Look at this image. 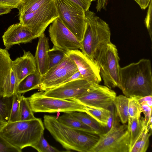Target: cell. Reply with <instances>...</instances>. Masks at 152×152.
I'll list each match as a JSON object with an SVG mask.
<instances>
[{"label": "cell", "instance_id": "6da1fadb", "mask_svg": "<svg viewBox=\"0 0 152 152\" xmlns=\"http://www.w3.org/2000/svg\"><path fill=\"white\" fill-rule=\"evenodd\" d=\"M43 118L45 128L67 151L90 152L99 140V135L66 126L60 122L54 116L45 115Z\"/></svg>", "mask_w": 152, "mask_h": 152}, {"label": "cell", "instance_id": "7a4b0ae2", "mask_svg": "<svg viewBox=\"0 0 152 152\" xmlns=\"http://www.w3.org/2000/svg\"><path fill=\"white\" fill-rule=\"evenodd\" d=\"M126 97L152 95V74L151 61L142 58L120 70L118 87Z\"/></svg>", "mask_w": 152, "mask_h": 152}, {"label": "cell", "instance_id": "3957f363", "mask_svg": "<svg viewBox=\"0 0 152 152\" xmlns=\"http://www.w3.org/2000/svg\"><path fill=\"white\" fill-rule=\"evenodd\" d=\"M86 27L81 42V51L95 60L99 53L111 42L109 25L89 10L85 12Z\"/></svg>", "mask_w": 152, "mask_h": 152}, {"label": "cell", "instance_id": "277c9868", "mask_svg": "<svg viewBox=\"0 0 152 152\" xmlns=\"http://www.w3.org/2000/svg\"><path fill=\"white\" fill-rule=\"evenodd\" d=\"M45 130L40 118L7 124L0 130L2 136L10 144L22 150L33 148L39 142Z\"/></svg>", "mask_w": 152, "mask_h": 152}, {"label": "cell", "instance_id": "5b68a950", "mask_svg": "<svg viewBox=\"0 0 152 152\" xmlns=\"http://www.w3.org/2000/svg\"><path fill=\"white\" fill-rule=\"evenodd\" d=\"M54 1L61 21L81 42L86 27L85 11L70 0Z\"/></svg>", "mask_w": 152, "mask_h": 152}, {"label": "cell", "instance_id": "8992f818", "mask_svg": "<svg viewBox=\"0 0 152 152\" xmlns=\"http://www.w3.org/2000/svg\"><path fill=\"white\" fill-rule=\"evenodd\" d=\"M43 91L34 93L27 97L35 113L85 112L86 106L76 101L45 96Z\"/></svg>", "mask_w": 152, "mask_h": 152}, {"label": "cell", "instance_id": "52a82bcc", "mask_svg": "<svg viewBox=\"0 0 152 152\" xmlns=\"http://www.w3.org/2000/svg\"><path fill=\"white\" fill-rule=\"evenodd\" d=\"M116 46L111 42L96 58L104 84L110 88L118 87L120 78V58Z\"/></svg>", "mask_w": 152, "mask_h": 152}, {"label": "cell", "instance_id": "ba28073f", "mask_svg": "<svg viewBox=\"0 0 152 152\" xmlns=\"http://www.w3.org/2000/svg\"><path fill=\"white\" fill-rule=\"evenodd\" d=\"M99 135L98 141L90 152H129L130 133L128 125L113 127Z\"/></svg>", "mask_w": 152, "mask_h": 152}, {"label": "cell", "instance_id": "9c48e42d", "mask_svg": "<svg viewBox=\"0 0 152 152\" xmlns=\"http://www.w3.org/2000/svg\"><path fill=\"white\" fill-rule=\"evenodd\" d=\"M19 15L20 22L28 29L36 38L44 32L48 25L59 17L54 0L34 11Z\"/></svg>", "mask_w": 152, "mask_h": 152}, {"label": "cell", "instance_id": "30bf717a", "mask_svg": "<svg viewBox=\"0 0 152 152\" xmlns=\"http://www.w3.org/2000/svg\"><path fill=\"white\" fill-rule=\"evenodd\" d=\"M78 71L75 63L67 55L64 60L49 69L41 77L39 90L44 91L57 87Z\"/></svg>", "mask_w": 152, "mask_h": 152}, {"label": "cell", "instance_id": "8fae6325", "mask_svg": "<svg viewBox=\"0 0 152 152\" xmlns=\"http://www.w3.org/2000/svg\"><path fill=\"white\" fill-rule=\"evenodd\" d=\"M48 32L53 48L65 52L81 49V42L65 26L58 17L50 25Z\"/></svg>", "mask_w": 152, "mask_h": 152}, {"label": "cell", "instance_id": "7c38bea8", "mask_svg": "<svg viewBox=\"0 0 152 152\" xmlns=\"http://www.w3.org/2000/svg\"><path fill=\"white\" fill-rule=\"evenodd\" d=\"M116 96L115 92L105 86L95 84L80 96L69 99L88 107L108 109Z\"/></svg>", "mask_w": 152, "mask_h": 152}, {"label": "cell", "instance_id": "4fadbf2b", "mask_svg": "<svg viewBox=\"0 0 152 152\" xmlns=\"http://www.w3.org/2000/svg\"><path fill=\"white\" fill-rule=\"evenodd\" d=\"M66 54L75 63L83 79L94 84H99L101 82L99 65L96 60L78 49L69 51Z\"/></svg>", "mask_w": 152, "mask_h": 152}, {"label": "cell", "instance_id": "5bb4252c", "mask_svg": "<svg viewBox=\"0 0 152 152\" xmlns=\"http://www.w3.org/2000/svg\"><path fill=\"white\" fill-rule=\"evenodd\" d=\"M95 84L84 79L70 81L53 88L43 91L46 96L61 99L77 98L91 88Z\"/></svg>", "mask_w": 152, "mask_h": 152}, {"label": "cell", "instance_id": "9a60e30c", "mask_svg": "<svg viewBox=\"0 0 152 152\" xmlns=\"http://www.w3.org/2000/svg\"><path fill=\"white\" fill-rule=\"evenodd\" d=\"M2 38L5 49L7 50L14 45L30 42L36 38L28 29L20 22L10 26Z\"/></svg>", "mask_w": 152, "mask_h": 152}, {"label": "cell", "instance_id": "2e32d148", "mask_svg": "<svg viewBox=\"0 0 152 152\" xmlns=\"http://www.w3.org/2000/svg\"><path fill=\"white\" fill-rule=\"evenodd\" d=\"M11 69L18 84L26 77L37 70L34 57L29 51L24 50L22 56L12 61Z\"/></svg>", "mask_w": 152, "mask_h": 152}, {"label": "cell", "instance_id": "e0dca14e", "mask_svg": "<svg viewBox=\"0 0 152 152\" xmlns=\"http://www.w3.org/2000/svg\"><path fill=\"white\" fill-rule=\"evenodd\" d=\"M34 58L37 69L41 77L47 72L49 69V52L50 50L49 39L44 32L39 37Z\"/></svg>", "mask_w": 152, "mask_h": 152}, {"label": "cell", "instance_id": "ac0fdd59", "mask_svg": "<svg viewBox=\"0 0 152 152\" xmlns=\"http://www.w3.org/2000/svg\"><path fill=\"white\" fill-rule=\"evenodd\" d=\"M12 61L8 50L0 48V94L3 95L4 86L11 68Z\"/></svg>", "mask_w": 152, "mask_h": 152}, {"label": "cell", "instance_id": "d6986e66", "mask_svg": "<svg viewBox=\"0 0 152 152\" xmlns=\"http://www.w3.org/2000/svg\"><path fill=\"white\" fill-rule=\"evenodd\" d=\"M41 77L37 70L26 77L18 84L15 92L23 94L31 90L39 89Z\"/></svg>", "mask_w": 152, "mask_h": 152}, {"label": "cell", "instance_id": "ffe728a7", "mask_svg": "<svg viewBox=\"0 0 152 152\" xmlns=\"http://www.w3.org/2000/svg\"><path fill=\"white\" fill-rule=\"evenodd\" d=\"M128 126L130 133V149L146 127V123L143 117L131 118L129 117ZM129 150V151H130Z\"/></svg>", "mask_w": 152, "mask_h": 152}, {"label": "cell", "instance_id": "44dd1931", "mask_svg": "<svg viewBox=\"0 0 152 152\" xmlns=\"http://www.w3.org/2000/svg\"><path fill=\"white\" fill-rule=\"evenodd\" d=\"M98 134L104 133L103 127L91 116L85 112L73 111L68 113Z\"/></svg>", "mask_w": 152, "mask_h": 152}, {"label": "cell", "instance_id": "7402d4cb", "mask_svg": "<svg viewBox=\"0 0 152 152\" xmlns=\"http://www.w3.org/2000/svg\"><path fill=\"white\" fill-rule=\"evenodd\" d=\"M129 98L125 95H120L116 96L113 102L117 114L122 124H125L128 121Z\"/></svg>", "mask_w": 152, "mask_h": 152}, {"label": "cell", "instance_id": "603a6c76", "mask_svg": "<svg viewBox=\"0 0 152 152\" xmlns=\"http://www.w3.org/2000/svg\"><path fill=\"white\" fill-rule=\"evenodd\" d=\"M57 118L60 122L66 126L97 134L91 128L72 116L68 113H64L63 115Z\"/></svg>", "mask_w": 152, "mask_h": 152}, {"label": "cell", "instance_id": "cb8c5ba5", "mask_svg": "<svg viewBox=\"0 0 152 152\" xmlns=\"http://www.w3.org/2000/svg\"><path fill=\"white\" fill-rule=\"evenodd\" d=\"M13 99V95L4 96L0 94V120L7 124L9 122Z\"/></svg>", "mask_w": 152, "mask_h": 152}, {"label": "cell", "instance_id": "d4e9b609", "mask_svg": "<svg viewBox=\"0 0 152 152\" xmlns=\"http://www.w3.org/2000/svg\"><path fill=\"white\" fill-rule=\"evenodd\" d=\"M85 113L94 119L104 128L106 125L110 111L109 109L86 106Z\"/></svg>", "mask_w": 152, "mask_h": 152}, {"label": "cell", "instance_id": "484cf974", "mask_svg": "<svg viewBox=\"0 0 152 152\" xmlns=\"http://www.w3.org/2000/svg\"><path fill=\"white\" fill-rule=\"evenodd\" d=\"M52 0H22L17 7L19 15L34 11Z\"/></svg>", "mask_w": 152, "mask_h": 152}, {"label": "cell", "instance_id": "4316f807", "mask_svg": "<svg viewBox=\"0 0 152 152\" xmlns=\"http://www.w3.org/2000/svg\"><path fill=\"white\" fill-rule=\"evenodd\" d=\"M151 133L146 127L135 142L129 152H145L149 144Z\"/></svg>", "mask_w": 152, "mask_h": 152}, {"label": "cell", "instance_id": "83f0119b", "mask_svg": "<svg viewBox=\"0 0 152 152\" xmlns=\"http://www.w3.org/2000/svg\"><path fill=\"white\" fill-rule=\"evenodd\" d=\"M20 121L33 120L36 118L34 114L27 97L21 95L20 102Z\"/></svg>", "mask_w": 152, "mask_h": 152}, {"label": "cell", "instance_id": "f1b7e54d", "mask_svg": "<svg viewBox=\"0 0 152 152\" xmlns=\"http://www.w3.org/2000/svg\"><path fill=\"white\" fill-rule=\"evenodd\" d=\"M18 84L16 76L11 68L4 86L3 96H10L13 95L15 92Z\"/></svg>", "mask_w": 152, "mask_h": 152}, {"label": "cell", "instance_id": "f546056e", "mask_svg": "<svg viewBox=\"0 0 152 152\" xmlns=\"http://www.w3.org/2000/svg\"><path fill=\"white\" fill-rule=\"evenodd\" d=\"M21 94L15 92L9 122L20 121V102Z\"/></svg>", "mask_w": 152, "mask_h": 152}, {"label": "cell", "instance_id": "4dcf8cb0", "mask_svg": "<svg viewBox=\"0 0 152 152\" xmlns=\"http://www.w3.org/2000/svg\"><path fill=\"white\" fill-rule=\"evenodd\" d=\"M66 56V53L62 50L53 48L50 49L49 52L48 70L62 61Z\"/></svg>", "mask_w": 152, "mask_h": 152}, {"label": "cell", "instance_id": "1f68e13d", "mask_svg": "<svg viewBox=\"0 0 152 152\" xmlns=\"http://www.w3.org/2000/svg\"><path fill=\"white\" fill-rule=\"evenodd\" d=\"M108 109L110 111V114L106 125L103 128L104 133L108 131L113 127L118 126L121 124L120 119L114 104H113Z\"/></svg>", "mask_w": 152, "mask_h": 152}, {"label": "cell", "instance_id": "d6a6232c", "mask_svg": "<svg viewBox=\"0 0 152 152\" xmlns=\"http://www.w3.org/2000/svg\"><path fill=\"white\" fill-rule=\"evenodd\" d=\"M142 112L141 106L138 101L137 97L129 98L128 105L129 117L131 118L140 117Z\"/></svg>", "mask_w": 152, "mask_h": 152}, {"label": "cell", "instance_id": "836d02e7", "mask_svg": "<svg viewBox=\"0 0 152 152\" xmlns=\"http://www.w3.org/2000/svg\"><path fill=\"white\" fill-rule=\"evenodd\" d=\"M33 148L39 152H60L58 149L50 145L43 134L38 142Z\"/></svg>", "mask_w": 152, "mask_h": 152}, {"label": "cell", "instance_id": "e575fe53", "mask_svg": "<svg viewBox=\"0 0 152 152\" xmlns=\"http://www.w3.org/2000/svg\"><path fill=\"white\" fill-rule=\"evenodd\" d=\"M22 150L9 143L0 133V152H21Z\"/></svg>", "mask_w": 152, "mask_h": 152}, {"label": "cell", "instance_id": "d590c367", "mask_svg": "<svg viewBox=\"0 0 152 152\" xmlns=\"http://www.w3.org/2000/svg\"><path fill=\"white\" fill-rule=\"evenodd\" d=\"M147 15L145 19V23L151 41H152V0H151L148 6Z\"/></svg>", "mask_w": 152, "mask_h": 152}, {"label": "cell", "instance_id": "8d00e7d4", "mask_svg": "<svg viewBox=\"0 0 152 152\" xmlns=\"http://www.w3.org/2000/svg\"><path fill=\"white\" fill-rule=\"evenodd\" d=\"M140 105L142 112L144 115V118L146 124L148 122L151 117H152V108L149 107L144 102H142Z\"/></svg>", "mask_w": 152, "mask_h": 152}, {"label": "cell", "instance_id": "74e56055", "mask_svg": "<svg viewBox=\"0 0 152 152\" xmlns=\"http://www.w3.org/2000/svg\"><path fill=\"white\" fill-rule=\"evenodd\" d=\"M22 0H0V4L17 8Z\"/></svg>", "mask_w": 152, "mask_h": 152}, {"label": "cell", "instance_id": "f35d334b", "mask_svg": "<svg viewBox=\"0 0 152 152\" xmlns=\"http://www.w3.org/2000/svg\"><path fill=\"white\" fill-rule=\"evenodd\" d=\"M81 7L85 12L89 10L91 3L88 0H70Z\"/></svg>", "mask_w": 152, "mask_h": 152}, {"label": "cell", "instance_id": "ab89813d", "mask_svg": "<svg viewBox=\"0 0 152 152\" xmlns=\"http://www.w3.org/2000/svg\"><path fill=\"white\" fill-rule=\"evenodd\" d=\"M96 9L97 12H100L102 10H106L108 0H96Z\"/></svg>", "mask_w": 152, "mask_h": 152}, {"label": "cell", "instance_id": "60d3db41", "mask_svg": "<svg viewBox=\"0 0 152 152\" xmlns=\"http://www.w3.org/2000/svg\"><path fill=\"white\" fill-rule=\"evenodd\" d=\"M137 100L140 104L142 102H145L150 107H152V95H148L142 97H137Z\"/></svg>", "mask_w": 152, "mask_h": 152}, {"label": "cell", "instance_id": "b9f144b4", "mask_svg": "<svg viewBox=\"0 0 152 152\" xmlns=\"http://www.w3.org/2000/svg\"><path fill=\"white\" fill-rule=\"evenodd\" d=\"M143 10L145 9L148 7L151 0H134Z\"/></svg>", "mask_w": 152, "mask_h": 152}, {"label": "cell", "instance_id": "7bdbcfd3", "mask_svg": "<svg viewBox=\"0 0 152 152\" xmlns=\"http://www.w3.org/2000/svg\"><path fill=\"white\" fill-rule=\"evenodd\" d=\"M81 79H83V78L81 75L80 73L78 71L71 76L70 77L67 79L63 84L72 81Z\"/></svg>", "mask_w": 152, "mask_h": 152}, {"label": "cell", "instance_id": "ee69618b", "mask_svg": "<svg viewBox=\"0 0 152 152\" xmlns=\"http://www.w3.org/2000/svg\"><path fill=\"white\" fill-rule=\"evenodd\" d=\"M12 9L11 7L0 4V15L9 13Z\"/></svg>", "mask_w": 152, "mask_h": 152}, {"label": "cell", "instance_id": "f6af8a7d", "mask_svg": "<svg viewBox=\"0 0 152 152\" xmlns=\"http://www.w3.org/2000/svg\"><path fill=\"white\" fill-rule=\"evenodd\" d=\"M6 124L0 120V130H1Z\"/></svg>", "mask_w": 152, "mask_h": 152}, {"label": "cell", "instance_id": "bcb514c9", "mask_svg": "<svg viewBox=\"0 0 152 152\" xmlns=\"http://www.w3.org/2000/svg\"><path fill=\"white\" fill-rule=\"evenodd\" d=\"M96 0H88V1L91 3L92 1H95Z\"/></svg>", "mask_w": 152, "mask_h": 152}, {"label": "cell", "instance_id": "7dc6e473", "mask_svg": "<svg viewBox=\"0 0 152 152\" xmlns=\"http://www.w3.org/2000/svg\"></svg>", "mask_w": 152, "mask_h": 152}]
</instances>
